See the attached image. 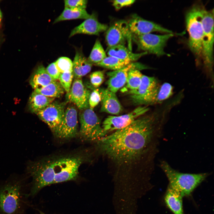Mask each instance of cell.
I'll return each instance as SVG.
<instances>
[{"label":"cell","mask_w":214,"mask_h":214,"mask_svg":"<svg viewBox=\"0 0 214 214\" xmlns=\"http://www.w3.org/2000/svg\"><path fill=\"white\" fill-rule=\"evenodd\" d=\"M34 91L45 96L59 98L64 94V90L59 82L54 81L43 87L34 89Z\"/></svg>","instance_id":"25"},{"label":"cell","mask_w":214,"mask_h":214,"mask_svg":"<svg viewBox=\"0 0 214 214\" xmlns=\"http://www.w3.org/2000/svg\"><path fill=\"white\" fill-rule=\"evenodd\" d=\"M65 105V103L54 101L35 114L48 125L55 136L62 120Z\"/></svg>","instance_id":"11"},{"label":"cell","mask_w":214,"mask_h":214,"mask_svg":"<svg viewBox=\"0 0 214 214\" xmlns=\"http://www.w3.org/2000/svg\"><path fill=\"white\" fill-rule=\"evenodd\" d=\"M89 77L91 84L95 88L99 87L103 83L104 79V73L101 71L92 73Z\"/></svg>","instance_id":"33"},{"label":"cell","mask_w":214,"mask_h":214,"mask_svg":"<svg viewBox=\"0 0 214 214\" xmlns=\"http://www.w3.org/2000/svg\"><path fill=\"white\" fill-rule=\"evenodd\" d=\"M77 112L73 106L68 107L65 111L64 115L55 136L58 138L69 139L78 133Z\"/></svg>","instance_id":"14"},{"label":"cell","mask_w":214,"mask_h":214,"mask_svg":"<svg viewBox=\"0 0 214 214\" xmlns=\"http://www.w3.org/2000/svg\"><path fill=\"white\" fill-rule=\"evenodd\" d=\"M100 95L98 89L93 90L91 92L89 99V105L91 108H93L96 106L101 101Z\"/></svg>","instance_id":"34"},{"label":"cell","mask_w":214,"mask_h":214,"mask_svg":"<svg viewBox=\"0 0 214 214\" xmlns=\"http://www.w3.org/2000/svg\"><path fill=\"white\" fill-rule=\"evenodd\" d=\"M91 15L89 14L86 9H72L67 7L64 8L61 14L54 20L55 23L61 21L76 19H87Z\"/></svg>","instance_id":"24"},{"label":"cell","mask_w":214,"mask_h":214,"mask_svg":"<svg viewBox=\"0 0 214 214\" xmlns=\"http://www.w3.org/2000/svg\"><path fill=\"white\" fill-rule=\"evenodd\" d=\"M148 68L145 65L133 62L120 69L108 72V79L107 81V89L115 93L126 84L129 71L133 69L139 70Z\"/></svg>","instance_id":"15"},{"label":"cell","mask_w":214,"mask_h":214,"mask_svg":"<svg viewBox=\"0 0 214 214\" xmlns=\"http://www.w3.org/2000/svg\"><path fill=\"white\" fill-rule=\"evenodd\" d=\"M202 22V60L205 68L211 75L213 62V10L210 11L204 10Z\"/></svg>","instance_id":"6"},{"label":"cell","mask_w":214,"mask_h":214,"mask_svg":"<svg viewBox=\"0 0 214 214\" xmlns=\"http://www.w3.org/2000/svg\"><path fill=\"white\" fill-rule=\"evenodd\" d=\"M46 70L54 80L57 81L59 79L61 73L57 69L55 62L49 64L46 68Z\"/></svg>","instance_id":"35"},{"label":"cell","mask_w":214,"mask_h":214,"mask_svg":"<svg viewBox=\"0 0 214 214\" xmlns=\"http://www.w3.org/2000/svg\"><path fill=\"white\" fill-rule=\"evenodd\" d=\"M59 71L61 73L73 72V62L69 58L61 57L54 62Z\"/></svg>","instance_id":"30"},{"label":"cell","mask_w":214,"mask_h":214,"mask_svg":"<svg viewBox=\"0 0 214 214\" xmlns=\"http://www.w3.org/2000/svg\"><path fill=\"white\" fill-rule=\"evenodd\" d=\"M135 1L134 0H115L112 1L113 5L117 10L130 5Z\"/></svg>","instance_id":"36"},{"label":"cell","mask_w":214,"mask_h":214,"mask_svg":"<svg viewBox=\"0 0 214 214\" xmlns=\"http://www.w3.org/2000/svg\"><path fill=\"white\" fill-rule=\"evenodd\" d=\"M87 2L86 0H65L64 7L72 9H86Z\"/></svg>","instance_id":"32"},{"label":"cell","mask_w":214,"mask_h":214,"mask_svg":"<svg viewBox=\"0 0 214 214\" xmlns=\"http://www.w3.org/2000/svg\"><path fill=\"white\" fill-rule=\"evenodd\" d=\"M160 166L169 181V185L178 191L183 197L190 196L207 176V173H182L172 168L166 162Z\"/></svg>","instance_id":"5"},{"label":"cell","mask_w":214,"mask_h":214,"mask_svg":"<svg viewBox=\"0 0 214 214\" xmlns=\"http://www.w3.org/2000/svg\"><path fill=\"white\" fill-rule=\"evenodd\" d=\"M38 211L39 212L40 214H45V213H44L43 212H42V211H41L40 210H38Z\"/></svg>","instance_id":"38"},{"label":"cell","mask_w":214,"mask_h":214,"mask_svg":"<svg viewBox=\"0 0 214 214\" xmlns=\"http://www.w3.org/2000/svg\"><path fill=\"white\" fill-rule=\"evenodd\" d=\"M131 63L129 61L108 56L96 65L114 71L122 68Z\"/></svg>","instance_id":"26"},{"label":"cell","mask_w":214,"mask_h":214,"mask_svg":"<svg viewBox=\"0 0 214 214\" xmlns=\"http://www.w3.org/2000/svg\"><path fill=\"white\" fill-rule=\"evenodd\" d=\"M90 93L84 85L81 78H75L69 92L67 93L66 98L67 102L73 103L81 110L89 107Z\"/></svg>","instance_id":"16"},{"label":"cell","mask_w":214,"mask_h":214,"mask_svg":"<svg viewBox=\"0 0 214 214\" xmlns=\"http://www.w3.org/2000/svg\"><path fill=\"white\" fill-rule=\"evenodd\" d=\"M143 74L138 69H133L129 72L126 83L125 89L129 92L136 89L141 82Z\"/></svg>","instance_id":"28"},{"label":"cell","mask_w":214,"mask_h":214,"mask_svg":"<svg viewBox=\"0 0 214 214\" xmlns=\"http://www.w3.org/2000/svg\"><path fill=\"white\" fill-rule=\"evenodd\" d=\"M149 110V108L146 106H140L125 114L119 116H108L103 122L102 127L107 133L123 128Z\"/></svg>","instance_id":"10"},{"label":"cell","mask_w":214,"mask_h":214,"mask_svg":"<svg viewBox=\"0 0 214 214\" xmlns=\"http://www.w3.org/2000/svg\"><path fill=\"white\" fill-rule=\"evenodd\" d=\"M173 87L168 83H165L160 85L157 95L156 104L161 103L168 99L173 94Z\"/></svg>","instance_id":"29"},{"label":"cell","mask_w":214,"mask_h":214,"mask_svg":"<svg viewBox=\"0 0 214 214\" xmlns=\"http://www.w3.org/2000/svg\"><path fill=\"white\" fill-rule=\"evenodd\" d=\"M154 112L139 117L97 142L101 152L119 172L140 171L156 123L162 117L159 110Z\"/></svg>","instance_id":"1"},{"label":"cell","mask_w":214,"mask_h":214,"mask_svg":"<svg viewBox=\"0 0 214 214\" xmlns=\"http://www.w3.org/2000/svg\"><path fill=\"white\" fill-rule=\"evenodd\" d=\"M105 36L107 49L119 45H125L131 39L128 22L123 20L117 21L108 27Z\"/></svg>","instance_id":"12"},{"label":"cell","mask_w":214,"mask_h":214,"mask_svg":"<svg viewBox=\"0 0 214 214\" xmlns=\"http://www.w3.org/2000/svg\"><path fill=\"white\" fill-rule=\"evenodd\" d=\"M200 3L193 4L186 12L185 21L189 34L188 45L198 62L202 60V18L205 10Z\"/></svg>","instance_id":"4"},{"label":"cell","mask_w":214,"mask_h":214,"mask_svg":"<svg viewBox=\"0 0 214 214\" xmlns=\"http://www.w3.org/2000/svg\"><path fill=\"white\" fill-rule=\"evenodd\" d=\"M89 107L81 110L79 114L80 128L78 133L81 138L97 142L106 136L100 121Z\"/></svg>","instance_id":"7"},{"label":"cell","mask_w":214,"mask_h":214,"mask_svg":"<svg viewBox=\"0 0 214 214\" xmlns=\"http://www.w3.org/2000/svg\"><path fill=\"white\" fill-rule=\"evenodd\" d=\"M83 162L81 153L53 157L34 161L37 173L53 184L66 180L75 174Z\"/></svg>","instance_id":"3"},{"label":"cell","mask_w":214,"mask_h":214,"mask_svg":"<svg viewBox=\"0 0 214 214\" xmlns=\"http://www.w3.org/2000/svg\"><path fill=\"white\" fill-rule=\"evenodd\" d=\"M108 27L106 24L99 22L96 15L93 13L89 18L85 19L71 31L69 37L80 34L98 35L100 33L106 31Z\"/></svg>","instance_id":"17"},{"label":"cell","mask_w":214,"mask_h":214,"mask_svg":"<svg viewBox=\"0 0 214 214\" xmlns=\"http://www.w3.org/2000/svg\"><path fill=\"white\" fill-rule=\"evenodd\" d=\"M106 51L100 41L98 39L95 43L87 59L92 65H96L101 62L106 56Z\"/></svg>","instance_id":"27"},{"label":"cell","mask_w":214,"mask_h":214,"mask_svg":"<svg viewBox=\"0 0 214 214\" xmlns=\"http://www.w3.org/2000/svg\"><path fill=\"white\" fill-rule=\"evenodd\" d=\"M2 18V13L1 11V10L0 9V23L1 22V19Z\"/></svg>","instance_id":"37"},{"label":"cell","mask_w":214,"mask_h":214,"mask_svg":"<svg viewBox=\"0 0 214 214\" xmlns=\"http://www.w3.org/2000/svg\"><path fill=\"white\" fill-rule=\"evenodd\" d=\"M182 197L178 191L168 185L164 196V201L174 214H184Z\"/></svg>","instance_id":"19"},{"label":"cell","mask_w":214,"mask_h":214,"mask_svg":"<svg viewBox=\"0 0 214 214\" xmlns=\"http://www.w3.org/2000/svg\"><path fill=\"white\" fill-rule=\"evenodd\" d=\"M73 78V72H66L61 73L59 80L65 91L68 92L71 87Z\"/></svg>","instance_id":"31"},{"label":"cell","mask_w":214,"mask_h":214,"mask_svg":"<svg viewBox=\"0 0 214 214\" xmlns=\"http://www.w3.org/2000/svg\"><path fill=\"white\" fill-rule=\"evenodd\" d=\"M92 64L85 56L81 50H76L73 62V73L74 78H79L89 73Z\"/></svg>","instance_id":"20"},{"label":"cell","mask_w":214,"mask_h":214,"mask_svg":"<svg viewBox=\"0 0 214 214\" xmlns=\"http://www.w3.org/2000/svg\"><path fill=\"white\" fill-rule=\"evenodd\" d=\"M147 54L145 52L139 53H134L125 45H117L107 49V54L108 56H114L131 62L137 60Z\"/></svg>","instance_id":"21"},{"label":"cell","mask_w":214,"mask_h":214,"mask_svg":"<svg viewBox=\"0 0 214 214\" xmlns=\"http://www.w3.org/2000/svg\"><path fill=\"white\" fill-rule=\"evenodd\" d=\"M174 36L173 33L158 35L149 33L140 35H131V39L140 50L160 56L167 54L164 48L168 40Z\"/></svg>","instance_id":"8"},{"label":"cell","mask_w":214,"mask_h":214,"mask_svg":"<svg viewBox=\"0 0 214 214\" xmlns=\"http://www.w3.org/2000/svg\"><path fill=\"white\" fill-rule=\"evenodd\" d=\"M160 85L154 77L143 75L141 82L136 90L129 92L133 102L137 104H156Z\"/></svg>","instance_id":"9"},{"label":"cell","mask_w":214,"mask_h":214,"mask_svg":"<svg viewBox=\"0 0 214 214\" xmlns=\"http://www.w3.org/2000/svg\"><path fill=\"white\" fill-rule=\"evenodd\" d=\"M30 188L25 178L12 177L0 183V214H27Z\"/></svg>","instance_id":"2"},{"label":"cell","mask_w":214,"mask_h":214,"mask_svg":"<svg viewBox=\"0 0 214 214\" xmlns=\"http://www.w3.org/2000/svg\"><path fill=\"white\" fill-rule=\"evenodd\" d=\"M54 99V98L45 96L34 91L29 100L28 109L31 112L35 114L52 103Z\"/></svg>","instance_id":"23"},{"label":"cell","mask_w":214,"mask_h":214,"mask_svg":"<svg viewBox=\"0 0 214 214\" xmlns=\"http://www.w3.org/2000/svg\"><path fill=\"white\" fill-rule=\"evenodd\" d=\"M54 80L47 72L43 65H39L30 77L29 83L34 89L45 86Z\"/></svg>","instance_id":"22"},{"label":"cell","mask_w":214,"mask_h":214,"mask_svg":"<svg viewBox=\"0 0 214 214\" xmlns=\"http://www.w3.org/2000/svg\"><path fill=\"white\" fill-rule=\"evenodd\" d=\"M101 97L100 111L118 115L122 110V106L115 93L107 89H98Z\"/></svg>","instance_id":"18"},{"label":"cell","mask_w":214,"mask_h":214,"mask_svg":"<svg viewBox=\"0 0 214 214\" xmlns=\"http://www.w3.org/2000/svg\"><path fill=\"white\" fill-rule=\"evenodd\" d=\"M128 22L131 35H140L154 32L173 33L172 31L154 22L145 19L136 14L133 15Z\"/></svg>","instance_id":"13"}]
</instances>
